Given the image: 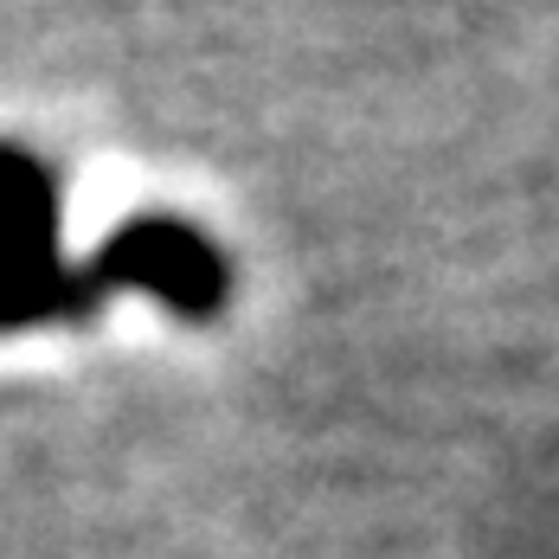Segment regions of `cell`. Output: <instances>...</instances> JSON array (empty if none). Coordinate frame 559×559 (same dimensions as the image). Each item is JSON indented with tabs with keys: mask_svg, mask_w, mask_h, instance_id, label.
Segmentation results:
<instances>
[{
	"mask_svg": "<svg viewBox=\"0 0 559 559\" xmlns=\"http://www.w3.org/2000/svg\"><path fill=\"white\" fill-rule=\"evenodd\" d=\"M104 302L91 264L58 251V174L39 148L0 142V335L84 322Z\"/></svg>",
	"mask_w": 559,
	"mask_h": 559,
	"instance_id": "1",
	"label": "cell"
},
{
	"mask_svg": "<svg viewBox=\"0 0 559 559\" xmlns=\"http://www.w3.org/2000/svg\"><path fill=\"white\" fill-rule=\"evenodd\" d=\"M97 289H142L155 296L162 309L187 316V322H206L219 316L225 296H231V264L225 251L187 219L168 213H135L129 225H116L110 238L97 245V258H84Z\"/></svg>",
	"mask_w": 559,
	"mask_h": 559,
	"instance_id": "2",
	"label": "cell"
}]
</instances>
